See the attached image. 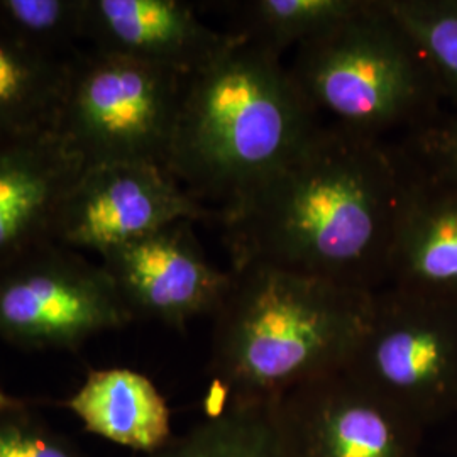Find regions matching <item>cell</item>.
<instances>
[{
  "instance_id": "obj_1",
  "label": "cell",
  "mask_w": 457,
  "mask_h": 457,
  "mask_svg": "<svg viewBox=\"0 0 457 457\" xmlns=\"http://www.w3.org/2000/svg\"><path fill=\"white\" fill-rule=\"evenodd\" d=\"M407 180L398 147L319 124L262 187L219 219L230 271L262 264L379 292L388 281Z\"/></svg>"
},
{
  "instance_id": "obj_2",
  "label": "cell",
  "mask_w": 457,
  "mask_h": 457,
  "mask_svg": "<svg viewBox=\"0 0 457 457\" xmlns=\"http://www.w3.org/2000/svg\"><path fill=\"white\" fill-rule=\"evenodd\" d=\"M319 124L281 56L234 34L228 48L185 79L166 171L219 222Z\"/></svg>"
},
{
  "instance_id": "obj_3",
  "label": "cell",
  "mask_w": 457,
  "mask_h": 457,
  "mask_svg": "<svg viewBox=\"0 0 457 457\" xmlns=\"http://www.w3.org/2000/svg\"><path fill=\"white\" fill-rule=\"evenodd\" d=\"M232 277L212 317L211 375L222 403L278 402L345 370L375 294L262 264Z\"/></svg>"
},
{
  "instance_id": "obj_4",
  "label": "cell",
  "mask_w": 457,
  "mask_h": 457,
  "mask_svg": "<svg viewBox=\"0 0 457 457\" xmlns=\"http://www.w3.org/2000/svg\"><path fill=\"white\" fill-rule=\"evenodd\" d=\"M288 71L317 115L381 139L419 129L436 115L441 88L385 0L364 7L295 51Z\"/></svg>"
},
{
  "instance_id": "obj_5",
  "label": "cell",
  "mask_w": 457,
  "mask_h": 457,
  "mask_svg": "<svg viewBox=\"0 0 457 457\" xmlns=\"http://www.w3.org/2000/svg\"><path fill=\"white\" fill-rule=\"evenodd\" d=\"M185 79L96 49L73 53L56 131L85 168L151 163L166 170Z\"/></svg>"
},
{
  "instance_id": "obj_6",
  "label": "cell",
  "mask_w": 457,
  "mask_h": 457,
  "mask_svg": "<svg viewBox=\"0 0 457 457\" xmlns=\"http://www.w3.org/2000/svg\"><path fill=\"white\" fill-rule=\"evenodd\" d=\"M344 371L424 428L457 413V303L381 288Z\"/></svg>"
},
{
  "instance_id": "obj_7",
  "label": "cell",
  "mask_w": 457,
  "mask_h": 457,
  "mask_svg": "<svg viewBox=\"0 0 457 457\" xmlns=\"http://www.w3.org/2000/svg\"><path fill=\"white\" fill-rule=\"evenodd\" d=\"M131 313L100 264L53 241L0 266V341L73 351L129 326Z\"/></svg>"
},
{
  "instance_id": "obj_8",
  "label": "cell",
  "mask_w": 457,
  "mask_h": 457,
  "mask_svg": "<svg viewBox=\"0 0 457 457\" xmlns=\"http://www.w3.org/2000/svg\"><path fill=\"white\" fill-rule=\"evenodd\" d=\"M179 220L217 222V215L160 164H98L85 168L66 196L53 243L100 256Z\"/></svg>"
},
{
  "instance_id": "obj_9",
  "label": "cell",
  "mask_w": 457,
  "mask_h": 457,
  "mask_svg": "<svg viewBox=\"0 0 457 457\" xmlns=\"http://www.w3.org/2000/svg\"><path fill=\"white\" fill-rule=\"evenodd\" d=\"M194 224L179 220L100 254L132 320L185 328L220 309L234 277L209 262Z\"/></svg>"
},
{
  "instance_id": "obj_10",
  "label": "cell",
  "mask_w": 457,
  "mask_h": 457,
  "mask_svg": "<svg viewBox=\"0 0 457 457\" xmlns=\"http://www.w3.org/2000/svg\"><path fill=\"white\" fill-rule=\"evenodd\" d=\"M278 403L295 457H419L424 427L345 371Z\"/></svg>"
},
{
  "instance_id": "obj_11",
  "label": "cell",
  "mask_w": 457,
  "mask_h": 457,
  "mask_svg": "<svg viewBox=\"0 0 457 457\" xmlns=\"http://www.w3.org/2000/svg\"><path fill=\"white\" fill-rule=\"evenodd\" d=\"M85 41L92 49L192 75L228 48L217 31L181 0H85Z\"/></svg>"
},
{
  "instance_id": "obj_12",
  "label": "cell",
  "mask_w": 457,
  "mask_h": 457,
  "mask_svg": "<svg viewBox=\"0 0 457 457\" xmlns=\"http://www.w3.org/2000/svg\"><path fill=\"white\" fill-rule=\"evenodd\" d=\"M83 170L56 129L0 139V266L53 241L58 212Z\"/></svg>"
},
{
  "instance_id": "obj_13",
  "label": "cell",
  "mask_w": 457,
  "mask_h": 457,
  "mask_svg": "<svg viewBox=\"0 0 457 457\" xmlns=\"http://www.w3.org/2000/svg\"><path fill=\"white\" fill-rule=\"evenodd\" d=\"M407 168L386 287L457 303V185Z\"/></svg>"
},
{
  "instance_id": "obj_14",
  "label": "cell",
  "mask_w": 457,
  "mask_h": 457,
  "mask_svg": "<svg viewBox=\"0 0 457 457\" xmlns=\"http://www.w3.org/2000/svg\"><path fill=\"white\" fill-rule=\"evenodd\" d=\"M65 407L88 434L143 456L175 437L166 398L146 375L128 368L90 370Z\"/></svg>"
},
{
  "instance_id": "obj_15",
  "label": "cell",
  "mask_w": 457,
  "mask_h": 457,
  "mask_svg": "<svg viewBox=\"0 0 457 457\" xmlns=\"http://www.w3.org/2000/svg\"><path fill=\"white\" fill-rule=\"evenodd\" d=\"M68 60L0 26V139L56 129Z\"/></svg>"
},
{
  "instance_id": "obj_16",
  "label": "cell",
  "mask_w": 457,
  "mask_h": 457,
  "mask_svg": "<svg viewBox=\"0 0 457 457\" xmlns=\"http://www.w3.org/2000/svg\"><path fill=\"white\" fill-rule=\"evenodd\" d=\"M278 402L220 403L205 420L143 457H295Z\"/></svg>"
},
{
  "instance_id": "obj_17",
  "label": "cell",
  "mask_w": 457,
  "mask_h": 457,
  "mask_svg": "<svg viewBox=\"0 0 457 457\" xmlns=\"http://www.w3.org/2000/svg\"><path fill=\"white\" fill-rule=\"evenodd\" d=\"M366 0H247L230 5V31L277 54L298 48L356 14Z\"/></svg>"
},
{
  "instance_id": "obj_18",
  "label": "cell",
  "mask_w": 457,
  "mask_h": 457,
  "mask_svg": "<svg viewBox=\"0 0 457 457\" xmlns=\"http://www.w3.org/2000/svg\"><path fill=\"white\" fill-rule=\"evenodd\" d=\"M422 53L442 96L457 100V0H385Z\"/></svg>"
},
{
  "instance_id": "obj_19",
  "label": "cell",
  "mask_w": 457,
  "mask_h": 457,
  "mask_svg": "<svg viewBox=\"0 0 457 457\" xmlns=\"http://www.w3.org/2000/svg\"><path fill=\"white\" fill-rule=\"evenodd\" d=\"M85 0H0V26L54 54L85 39Z\"/></svg>"
},
{
  "instance_id": "obj_20",
  "label": "cell",
  "mask_w": 457,
  "mask_h": 457,
  "mask_svg": "<svg viewBox=\"0 0 457 457\" xmlns=\"http://www.w3.org/2000/svg\"><path fill=\"white\" fill-rule=\"evenodd\" d=\"M0 457H90L36 411L0 392Z\"/></svg>"
},
{
  "instance_id": "obj_21",
  "label": "cell",
  "mask_w": 457,
  "mask_h": 457,
  "mask_svg": "<svg viewBox=\"0 0 457 457\" xmlns=\"http://www.w3.org/2000/svg\"><path fill=\"white\" fill-rule=\"evenodd\" d=\"M409 145L398 147L411 170L457 185V115L411 131Z\"/></svg>"
}]
</instances>
